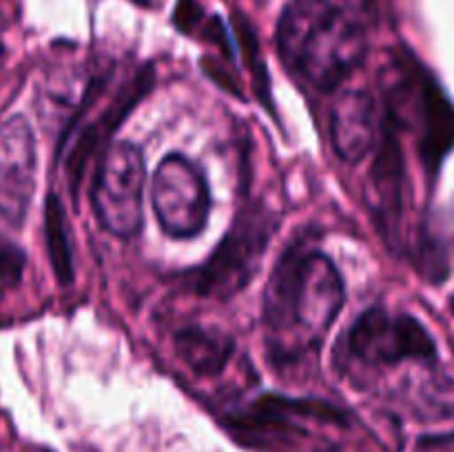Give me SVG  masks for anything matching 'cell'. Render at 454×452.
Segmentation results:
<instances>
[{
    "instance_id": "obj_1",
    "label": "cell",
    "mask_w": 454,
    "mask_h": 452,
    "mask_svg": "<svg viewBox=\"0 0 454 452\" xmlns=\"http://www.w3.org/2000/svg\"><path fill=\"white\" fill-rule=\"evenodd\" d=\"M344 306V282L331 257L297 242L279 257L264 291V328L279 363L319 350Z\"/></svg>"
},
{
    "instance_id": "obj_2",
    "label": "cell",
    "mask_w": 454,
    "mask_h": 452,
    "mask_svg": "<svg viewBox=\"0 0 454 452\" xmlns=\"http://www.w3.org/2000/svg\"><path fill=\"white\" fill-rule=\"evenodd\" d=\"M372 16V0H293L279 18V56L304 82L331 91L366 56Z\"/></svg>"
},
{
    "instance_id": "obj_3",
    "label": "cell",
    "mask_w": 454,
    "mask_h": 452,
    "mask_svg": "<svg viewBox=\"0 0 454 452\" xmlns=\"http://www.w3.org/2000/svg\"><path fill=\"white\" fill-rule=\"evenodd\" d=\"M386 102V120L402 131L417 133L419 158L430 175L437 173L454 149V105L433 74L412 56L399 49L380 75Z\"/></svg>"
},
{
    "instance_id": "obj_4",
    "label": "cell",
    "mask_w": 454,
    "mask_h": 452,
    "mask_svg": "<svg viewBox=\"0 0 454 452\" xmlns=\"http://www.w3.org/2000/svg\"><path fill=\"white\" fill-rule=\"evenodd\" d=\"M278 224L279 217L264 204L244 207L207 264L195 270V292L217 301H229L242 292L260 270Z\"/></svg>"
},
{
    "instance_id": "obj_5",
    "label": "cell",
    "mask_w": 454,
    "mask_h": 452,
    "mask_svg": "<svg viewBox=\"0 0 454 452\" xmlns=\"http://www.w3.org/2000/svg\"><path fill=\"white\" fill-rule=\"evenodd\" d=\"M306 424L348 425V415L319 399H297L266 393L244 410L224 419L229 433L247 448L264 452H291L310 437Z\"/></svg>"
},
{
    "instance_id": "obj_6",
    "label": "cell",
    "mask_w": 454,
    "mask_h": 452,
    "mask_svg": "<svg viewBox=\"0 0 454 452\" xmlns=\"http://www.w3.org/2000/svg\"><path fill=\"white\" fill-rule=\"evenodd\" d=\"M145 158L129 142L109 144L93 177L91 202L100 224L115 238H133L142 224Z\"/></svg>"
},
{
    "instance_id": "obj_7",
    "label": "cell",
    "mask_w": 454,
    "mask_h": 452,
    "mask_svg": "<svg viewBox=\"0 0 454 452\" xmlns=\"http://www.w3.org/2000/svg\"><path fill=\"white\" fill-rule=\"evenodd\" d=\"M153 211L168 238L189 239L202 233L211 213V191L202 171L180 153H168L153 175Z\"/></svg>"
},
{
    "instance_id": "obj_8",
    "label": "cell",
    "mask_w": 454,
    "mask_h": 452,
    "mask_svg": "<svg viewBox=\"0 0 454 452\" xmlns=\"http://www.w3.org/2000/svg\"><path fill=\"white\" fill-rule=\"evenodd\" d=\"M348 353L368 366L434 359L437 346L424 323L412 315H393L386 308H368L348 332Z\"/></svg>"
},
{
    "instance_id": "obj_9",
    "label": "cell",
    "mask_w": 454,
    "mask_h": 452,
    "mask_svg": "<svg viewBox=\"0 0 454 452\" xmlns=\"http://www.w3.org/2000/svg\"><path fill=\"white\" fill-rule=\"evenodd\" d=\"M35 189V140L29 122L13 115L0 127V220L20 230Z\"/></svg>"
},
{
    "instance_id": "obj_10",
    "label": "cell",
    "mask_w": 454,
    "mask_h": 452,
    "mask_svg": "<svg viewBox=\"0 0 454 452\" xmlns=\"http://www.w3.org/2000/svg\"><path fill=\"white\" fill-rule=\"evenodd\" d=\"M155 84V69L151 65H145L142 69L136 71L129 82H124V87L111 97V102L106 105V109L93 120L91 124L82 129L78 133V137L74 140V144L69 146V153L65 160V173L67 182H69V191L74 195V199H78L80 184H82L84 168H87L89 160L96 155V151L102 144L111 140L115 131L120 129V124L127 120V115L149 96V91Z\"/></svg>"
},
{
    "instance_id": "obj_11",
    "label": "cell",
    "mask_w": 454,
    "mask_h": 452,
    "mask_svg": "<svg viewBox=\"0 0 454 452\" xmlns=\"http://www.w3.org/2000/svg\"><path fill=\"white\" fill-rule=\"evenodd\" d=\"M403 184H406V162L399 142V129L384 118L368 191H371L372 215L390 246L397 244L399 224H402Z\"/></svg>"
},
{
    "instance_id": "obj_12",
    "label": "cell",
    "mask_w": 454,
    "mask_h": 452,
    "mask_svg": "<svg viewBox=\"0 0 454 452\" xmlns=\"http://www.w3.org/2000/svg\"><path fill=\"white\" fill-rule=\"evenodd\" d=\"M333 146L344 162L357 164L377 146L381 127L375 100L364 89H346L333 105Z\"/></svg>"
},
{
    "instance_id": "obj_13",
    "label": "cell",
    "mask_w": 454,
    "mask_h": 452,
    "mask_svg": "<svg viewBox=\"0 0 454 452\" xmlns=\"http://www.w3.org/2000/svg\"><path fill=\"white\" fill-rule=\"evenodd\" d=\"M235 341L215 326H189L176 335V353L186 368L202 377H215L233 357Z\"/></svg>"
},
{
    "instance_id": "obj_14",
    "label": "cell",
    "mask_w": 454,
    "mask_h": 452,
    "mask_svg": "<svg viewBox=\"0 0 454 452\" xmlns=\"http://www.w3.org/2000/svg\"><path fill=\"white\" fill-rule=\"evenodd\" d=\"M44 244L56 282L60 286H71L75 277L74 251H71L65 207L56 193H49L44 199Z\"/></svg>"
},
{
    "instance_id": "obj_15",
    "label": "cell",
    "mask_w": 454,
    "mask_h": 452,
    "mask_svg": "<svg viewBox=\"0 0 454 452\" xmlns=\"http://www.w3.org/2000/svg\"><path fill=\"white\" fill-rule=\"evenodd\" d=\"M233 22H235V34H238V43L244 51V60H247V66L251 69L253 91H255L260 105L266 106V109L275 115L273 96H270V78H269V71H266L264 58H262L260 43H257L255 31H253L251 22H248L244 16H239V13H235Z\"/></svg>"
},
{
    "instance_id": "obj_16",
    "label": "cell",
    "mask_w": 454,
    "mask_h": 452,
    "mask_svg": "<svg viewBox=\"0 0 454 452\" xmlns=\"http://www.w3.org/2000/svg\"><path fill=\"white\" fill-rule=\"evenodd\" d=\"M27 266V253L13 239L0 233V282L4 286H18Z\"/></svg>"
},
{
    "instance_id": "obj_17",
    "label": "cell",
    "mask_w": 454,
    "mask_h": 452,
    "mask_svg": "<svg viewBox=\"0 0 454 452\" xmlns=\"http://www.w3.org/2000/svg\"><path fill=\"white\" fill-rule=\"evenodd\" d=\"M204 20L202 4L198 0H177L176 12H173V25L182 34H195Z\"/></svg>"
},
{
    "instance_id": "obj_18",
    "label": "cell",
    "mask_w": 454,
    "mask_h": 452,
    "mask_svg": "<svg viewBox=\"0 0 454 452\" xmlns=\"http://www.w3.org/2000/svg\"><path fill=\"white\" fill-rule=\"evenodd\" d=\"M202 69H204V74H207L208 78L215 80V82L220 84L222 89L231 91V93H233V96L242 97V91H239L238 75L231 74V71L226 69V66L222 65L220 60H215V58H202Z\"/></svg>"
},
{
    "instance_id": "obj_19",
    "label": "cell",
    "mask_w": 454,
    "mask_h": 452,
    "mask_svg": "<svg viewBox=\"0 0 454 452\" xmlns=\"http://www.w3.org/2000/svg\"><path fill=\"white\" fill-rule=\"evenodd\" d=\"M3 53H4V44H3V40H0V58H3Z\"/></svg>"
},
{
    "instance_id": "obj_20",
    "label": "cell",
    "mask_w": 454,
    "mask_h": 452,
    "mask_svg": "<svg viewBox=\"0 0 454 452\" xmlns=\"http://www.w3.org/2000/svg\"><path fill=\"white\" fill-rule=\"evenodd\" d=\"M38 452H53V450H49V448H40Z\"/></svg>"
}]
</instances>
